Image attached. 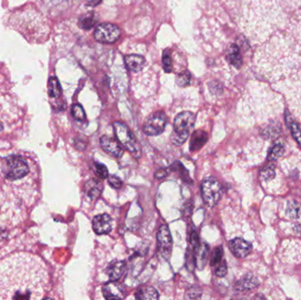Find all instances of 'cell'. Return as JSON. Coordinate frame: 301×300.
Masks as SVG:
<instances>
[{
    "label": "cell",
    "instance_id": "obj_37",
    "mask_svg": "<svg viewBox=\"0 0 301 300\" xmlns=\"http://www.w3.org/2000/svg\"><path fill=\"white\" fill-rule=\"evenodd\" d=\"M3 130H4V125H3V123L0 121V132Z\"/></svg>",
    "mask_w": 301,
    "mask_h": 300
},
{
    "label": "cell",
    "instance_id": "obj_36",
    "mask_svg": "<svg viewBox=\"0 0 301 300\" xmlns=\"http://www.w3.org/2000/svg\"><path fill=\"white\" fill-rule=\"evenodd\" d=\"M166 175H167L166 171L165 170V169H161V170L156 172V174H155V178H156V179H163Z\"/></svg>",
    "mask_w": 301,
    "mask_h": 300
},
{
    "label": "cell",
    "instance_id": "obj_5",
    "mask_svg": "<svg viewBox=\"0 0 301 300\" xmlns=\"http://www.w3.org/2000/svg\"><path fill=\"white\" fill-rule=\"evenodd\" d=\"M201 193L202 200L206 205L209 207L216 206L222 195L221 182L213 177H208L202 180Z\"/></svg>",
    "mask_w": 301,
    "mask_h": 300
},
{
    "label": "cell",
    "instance_id": "obj_28",
    "mask_svg": "<svg viewBox=\"0 0 301 300\" xmlns=\"http://www.w3.org/2000/svg\"><path fill=\"white\" fill-rule=\"evenodd\" d=\"M213 271H214V274L216 275L217 277H219V278L225 277L226 273H227V266H226L225 260H223L221 261V263L216 265L213 268Z\"/></svg>",
    "mask_w": 301,
    "mask_h": 300
},
{
    "label": "cell",
    "instance_id": "obj_7",
    "mask_svg": "<svg viewBox=\"0 0 301 300\" xmlns=\"http://www.w3.org/2000/svg\"><path fill=\"white\" fill-rule=\"evenodd\" d=\"M121 36L120 28L110 23H103L96 27L95 38L102 43L116 42Z\"/></svg>",
    "mask_w": 301,
    "mask_h": 300
},
{
    "label": "cell",
    "instance_id": "obj_27",
    "mask_svg": "<svg viewBox=\"0 0 301 300\" xmlns=\"http://www.w3.org/2000/svg\"><path fill=\"white\" fill-rule=\"evenodd\" d=\"M283 144L278 143V144H276L274 147L272 148V150L270 151L269 159H270V160H278V159L283 154Z\"/></svg>",
    "mask_w": 301,
    "mask_h": 300
},
{
    "label": "cell",
    "instance_id": "obj_33",
    "mask_svg": "<svg viewBox=\"0 0 301 300\" xmlns=\"http://www.w3.org/2000/svg\"><path fill=\"white\" fill-rule=\"evenodd\" d=\"M190 291H191L190 292L188 291V293H187V295L185 296V298L192 300V299H199V298L201 297V295H202V291H201V289H199L198 287H193V288H191Z\"/></svg>",
    "mask_w": 301,
    "mask_h": 300
},
{
    "label": "cell",
    "instance_id": "obj_35",
    "mask_svg": "<svg viewBox=\"0 0 301 300\" xmlns=\"http://www.w3.org/2000/svg\"><path fill=\"white\" fill-rule=\"evenodd\" d=\"M93 20L90 18H85L81 21V27H84L85 29H89L93 26Z\"/></svg>",
    "mask_w": 301,
    "mask_h": 300
},
{
    "label": "cell",
    "instance_id": "obj_16",
    "mask_svg": "<svg viewBox=\"0 0 301 300\" xmlns=\"http://www.w3.org/2000/svg\"><path fill=\"white\" fill-rule=\"evenodd\" d=\"M85 190L87 197L91 198L92 200H95L100 196V194L102 192V184L100 180L91 179L85 183Z\"/></svg>",
    "mask_w": 301,
    "mask_h": 300
},
{
    "label": "cell",
    "instance_id": "obj_3",
    "mask_svg": "<svg viewBox=\"0 0 301 300\" xmlns=\"http://www.w3.org/2000/svg\"><path fill=\"white\" fill-rule=\"evenodd\" d=\"M3 174L10 180L22 179L29 172L27 162L20 156L12 155L6 158L2 166Z\"/></svg>",
    "mask_w": 301,
    "mask_h": 300
},
{
    "label": "cell",
    "instance_id": "obj_12",
    "mask_svg": "<svg viewBox=\"0 0 301 300\" xmlns=\"http://www.w3.org/2000/svg\"><path fill=\"white\" fill-rule=\"evenodd\" d=\"M104 298L106 300H122L125 297L123 287L117 281H111L102 288Z\"/></svg>",
    "mask_w": 301,
    "mask_h": 300
},
{
    "label": "cell",
    "instance_id": "obj_6",
    "mask_svg": "<svg viewBox=\"0 0 301 300\" xmlns=\"http://www.w3.org/2000/svg\"><path fill=\"white\" fill-rule=\"evenodd\" d=\"M166 121L167 118L164 113H154L144 121L143 130L147 136H158L165 130Z\"/></svg>",
    "mask_w": 301,
    "mask_h": 300
},
{
    "label": "cell",
    "instance_id": "obj_17",
    "mask_svg": "<svg viewBox=\"0 0 301 300\" xmlns=\"http://www.w3.org/2000/svg\"><path fill=\"white\" fill-rule=\"evenodd\" d=\"M135 298L137 300H158L160 295L153 286L144 285L141 286L136 291Z\"/></svg>",
    "mask_w": 301,
    "mask_h": 300
},
{
    "label": "cell",
    "instance_id": "obj_26",
    "mask_svg": "<svg viewBox=\"0 0 301 300\" xmlns=\"http://www.w3.org/2000/svg\"><path fill=\"white\" fill-rule=\"evenodd\" d=\"M163 68L166 72H170L172 71V59H171V53L169 49H166L163 52Z\"/></svg>",
    "mask_w": 301,
    "mask_h": 300
},
{
    "label": "cell",
    "instance_id": "obj_29",
    "mask_svg": "<svg viewBox=\"0 0 301 300\" xmlns=\"http://www.w3.org/2000/svg\"><path fill=\"white\" fill-rule=\"evenodd\" d=\"M95 171H96V174L99 176L100 179H107L108 177V169L107 168V166L103 165V164H100V163H96L95 164Z\"/></svg>",
    "mask_w": 301,
    "mask_h": 300
},
{
    "label": "cell",
    "instance_id": "obj_19",
    "mask_svg": "<svg viewBox=\"0 0 301 300\" xmlns=\"http://www.w3.org/2000/svg\"><path fill=\"white\" fill-rule=\"evenodd\" d=\"M259 283L260 282L257 278L253 276H247L237 282L236 288L240 291H247V290H251V289L256 288L259 285Z\"/></svg>",
    "mask_w": 301,
    "mask_h": 300
},
{
    "label": "cell",
    "instance_id": "obj_9",
    "mask_svg": "<svg viewBox=\"0 0 301 300\" xmlns=\"http://www.w3.org/2000/svg\"><path fill=\"white\" fill-rule=\"evenodd\" d=\"M100 143L104 151L113 157L121 158L123 155L124 150L117 139H113L108 136H102Z\"/></svg>",
    "mask_w": 301,
    "mask_h": 300
},
{
    "label": "cell",
    "instance_id": "obj_25",
    "mask_svg": "<svg viewBox=\"0 0 301 300\" xmlns=\"http://www.w3.org/2000/svg\"><path fill=\"white\" fill-rule=\"evenodd\" d=\"M72 117L77 121H84L85 119V110L80 104H75L72 106Z\"/></svg>",
    "mask_w": 301,
    "mask_h": 300
},
{
    "label": "cell",
    "instance_id": "obj_1",
    "mask_svg": "<svg viewBox=\"0 0 301 300\" xmlns=\"http://www.w3.org/2000/svg\"><path fill=\"white\" fill-rule=\"evenodd\" d=\"M47 284V270L38 256L18 253L0 260V300H39Z\"/></svg>",
    "mask_w": 301,
    "mask_h": 300
},
{
    "label": "cell",
    "instance_id": "obj_4",
    "mask_svg": "<svg viewBox=\"0 0 301 300\" xmlns=\"http://www.w3.org/2000/svg\"><path fill=\"white\" fill-rule=\"evenodd\" d=\"M113 127L117 139L122 145V147L129 151L133 155V157L140 158L141 156L140 145L136 140L135 136L125 123L121 121H116Z\"/></svg>",
    "mask_w": 301,
    "mask_h": 300
},
{
    "label": "cell",
    "instance_id": "obj_14",
    "mask_svg": "<svg viewBox=\"0 0 301 300\" xmlns=\"http://www.w3.org/2000/svg\"><path fill=\"white\" fill-rule=\"evenodd\" d=\"M126 268L125 261L114 260L108 264L106 272L111 281H117L121 278Z\"/></svg>",
    "mask_w": 301,
    "mask_h": 300
},
{
    "label": "cell",
    "instance_id": "obj_15",
    "mask_svg": "<svg viewBox=\"0 0 301 300\" xmlns=\"http://www.w3.org/2000/svg\"><path fill=\"white\" fill-rule=\"evenodd\" d=\"M126 66L131 72H140L144 66L145 59L140 55H128L124 59Z\"/></svg>",
    "mask_w": 301,
    "mask_h": 300
},
{
    "label": "cell",
    "instance_id": "obj_20",
    "mask_svg": "<svg viewBox=\"0 0 301 300\" xmlns=\"http://www.w3.org/2000/svg\"><path fill=\"white\" fill-rule=\"evenodd\" d=\"M48 92H49V95L50 97H53V98H58L61 95L62 89H61V85H60L59 80L57 78L52 77L49 80Z\"/></svg>",
    "mask_w": 301,
    "mask_h": 300
},
{
    "label": "cell",
    "instance_id": "obj_13",
    "mask_svg": "<svg viewBox=\"0 0 301 300\" xmlns=\"http://www.w3.org/2000/svg\"><path fill=\"white\" fill-rule=\"evenodd\" d=\"M208 133L206 131L202 130H196L193 134L191 135V139L189 142V150L192 153H196L202 149V146L208 141Z\"/></svg>",
    "mask_w": 301,
    "mask_h": 300
},
{
    "label": "cell",
    "instance_id": "obj_8",
    "mask_svg": "<svg viewBox=\"0 0 301 300\" xmlns=\"http://www.w3.org/2000/svg\"><path fill=\"white\" fill-rule=\"evenodd\" d=\"M158 251L163 258L168 259L172 253L173 240L170 231L166 224H162L157 233Z\"/></svg>",
    "mask_w": 301,
    "mask_h": 300
},
{
    "label": "cell",
    "instance_id": "obj_10",
    "mask_svg": "<svg viewBox=\"0 0 301 300\" xmlns=\"http://www.w3.org/2000/svg\"><path fill=\"white\" fill-rule=\"evenodd\" d=\"M93 229L95 233L102 235L108 234L112 229V219L108 214H100L95 216L93 220Z\"/></svg>",
    "mask_w": 301,
    "mask_h": 300
},
{
    "label": "cell",
    "instance_id": "obj_11",
    "mask_svg": "<svg viewBox=\"0 0 301 300\" xmlns=\"http://www.w3.org/2000/svg\"><path fill=\"white\" fill-rule=\"evenodd\" d=\"M232 253L238 258H245L251 253L252 246L249 242L241 238H236L229 242Z\"/></svg>",
    "mask_w": 301,
    "mask_h": 300
},
{
    "label": "cell",
    "instance_id": "obj_18",
    "mask_svg": "<svg viewBox=\"0 0 301 300\" xmlns=\"http://www.w3.org/2000/svg\"><path fill=\"white\" fill-rule=\"evenodd\" d=\"M226 59L234 67L240 68L242 63L241 55L238 46L235 44L230 45L229 48L226 52Z\"/></svg>",
    "mask_w": 301,
    "mask_h": 300
},
{
    "label": "cell",
    "instance_id": "obj_2",
    "mask_svg": "<svg viewBox=\"0 0 301 300\" xmlns=\"http://www.w3.org/2000/svg\"><path fill=\"white\" fill-rule=\"evenodd\" d=\"M196 122L193 113L185 111L177 115L174 121V132L171 136L172 142L176 145H181L189 139Z\"/></svg>",
    "mask_w": 301,
    "mask_h": 300
},
{
    "label": "cell",
    "instance_id": "obj_31",
    "mask_svg": "<svg viewBox=\"0 0 301 300\" xmlns=\"http://www.w3.org/2000/svg\"><path fill=\"white\" fill-rule=\"evenodd\" d=\"M275 176V169L272 166H268L261 171V178L262 180H270Z\"/></svg>",
    "mask_w": 301,
    "mask_h": 300
},
{
    "label": "cell",
    "instance_id": "obj_30",
    "mask_svg": "<svg viewBox=\"0 0 301 300\" xmlns=\"http://www.w3.org/2000/svg\"><path fill=\"white\" fill-rule=\"evenodd\" d=\"M190 74L189 72H183L180 73L177 77V84L180 86H186L189 84L190 82Z\"/></svg>",
    "mask_w": 301,
    "mask_h": 300
},
{
    "label": "cell",
    "instance_id": "obj_24",
    "mask_svg": "<svg viewBox=\"0 0 301 300\" xmlns=\"http://www.w3.org/2000/svg\"><path fill=\"white\" fill-rule=\"evenodd\" d=\"M223 256H224V251H223V247L222 246H218L215 248V250L212 254L211 260V266L212 268H214L216 265L221 263L223 260Z\"/></svg>",
    "mask_w": 301,
    "mask_h": 300
},
{
    "label": "cell",
    "instance_id": "obj_23",
    "mask_svg": "<svg viewBox=\"0 0 301 300\" xmlns=\"http://www.w3.org/2000/svg\"><path fill=\"white\" fill-rule=\"evenodd\" d=\"M286 121H287V123L290 126V129L292 130V133L293 135V137H294V139H296L297 142L301 145V129L299 128V126H298L296 122L293 121L292 117L289 115V113L286 114Z\"/></svg>",
    "mask_w": 301,
    "mask_h": 300
},
{
    "label": "cell",
    "instance_id": "obj_21",
    "mask_svg": "<svg viewBox=\"0 0 301 300\" xmlns=\"http://www.w3.org/2000/svg\"><path fill=\"white\" fill-rule=\"evenodd\" d=\"M286 213L292 220H298L301 217V204L296 201L288 202Z\"/></svg>",
    "mask_w": 301,
    "mask_h": 300
},
{
    "label": "cell",
    "instance_id": "obj_32",
    "mask_svg": "<svg viewBox=\"0 0 301 300\" xmlns=\"http://www.w3.org/2000/svg\"><path fill=\"white\" fill-rule=\"evenodd\" d=\"M108 182L113 188H120L122 185L121 180L116 175H108Z\"/></svg>",
    "mask_w": 301,
    "mask_h": 300
},
{
    "label": "cell",
    "instance_id": "obj_34",
    "mask_svg": "<svg viewBox=\"0 0 301 300\" xmlns=\"http://www.w3.org/2000/svg\"><path fill=\"white\" fill-rule=\"evenodd\" d=\"M190 240H191V246H192L193 252L196 253L198 248H199V246H200V240H199V237H198V233H196V232H193L192 234H191Z\"/></svg>",
    "mask_w": 301,
    "mask_h": 300
},
{
    "label": "cell",
    "instance_id": "obj_22",
    "mask_svg": "<svg viewBox=\"0 0 301 300\" xmlns=\"http://www.w3.org/2000/svg\"><path fill=\"white\" fill-rule=\"evenodd\" d=\"M209 253V246L206 244L204 245H200L197 252H196V261L197 265H202V268L205 264L206 261L207 256Z\"/></svg>",
    "mask_w": 301,
    "mask_h": 300
}]
</instances>
